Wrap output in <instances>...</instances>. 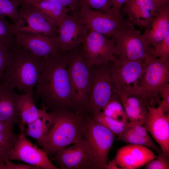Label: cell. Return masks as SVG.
I'll return each mask as SVG.
<instances>
[{
    "mask_svg": "<svg viewBox=\"0 0 169 169\" xmlns=\"http://www.w3.org/2000/svg\"><path fill=\"white\" fill-rule=\"evenodd\" d=\"M67 52L43 57L36 90L42 106L50 112H76L73 101L67 67Z\"/></svg>",
    "mask_w": 169,
    "mask_h": 169,
    "instance_id": "1",
    "label": "cell"
},
{
    "mask_svg": "<svg viewBox=\"0 0 169 169\" xmlns=\"http://www.w3.org/2000/svg\"><path fill=\"white\" fill-rule=\"evenodd\" d=\"M52 123L40 145L48 156L84 139L87 114L69 111L49 112Z\"/></svg>",
    "mask_w": 169,
    "mask_h": 169,
    "instance_id": "2",
    "label": "cell"
},
{
    "mask_svg": "<svg viewBox=\"0 0 169 169\" xmlns=\"http://www.w3.org/2000/svg\"><path fill=\"white\" fill-rule=\"evenodd\" d=\"M42 59L14 44L12 46L3 82L24 93L34 94L33 88L37 84L42 70Z\"/></svg>",
    "mask_w": 169,
    "mask_h": 169,
    "instance_id": "3",
    "label": "cell"
},
{
    "mask_svg": "<svg viewBox=\"0 0 169 169\" xmlns=\"http://www.w3.org/2000/svg\"><path fill=\"white\" fill-rule=\"evenodd\" d=\"M78 47L67 51L68 56L67 69L76 111L87 113L92 79V69L88 66L82 49H79Z\"/></svg>",
    "mask_w": 169,
    "mask_h": 169,
    "instance_id": "4",
    "label": "cell"
},
{
    "mask_svg": "<svg viewBox=\"0 0 169 169\" xmlns=\"http://www.w3.org/2000/svg\"><path fill=\"white\" fill-rule=\"evenodd\" d=\"M110 67L113 93L118 96L135 95L142 98L141 83L145 69L144 60L117 59Z\"/></svg>",
    "mask_w": 169,
    "mask_h": 169,
    "instance_id": "5",
    "label": "cell"
},
{
    "mask_svg": "<svg viewBox=\"0 0 169 169\" xmlns=\"http://www.w3.org/2000/svg\"><path fill=\"white\" fill-rule=\"evenodd\" d=\"M115 135L95 121L90 115H87L83 139L89 159L94 169H106L108 154Z\"/></svg>",
    "mask_w": 169,
    "mask_h": 169,
    "instance_id": "6",
    "label": "cell"
},
{
    "mask_svg": "<svg viewBox=\"0 0 169 169\" xmlns=\"http://www.w3.org/2000/svg\"><path fill=\"white\" fill-rule=\"evenodd\" d=\"M141 86L142 97L149 105L156 107L160 101V90L169 82V61L147 55Z\"/></svg>",
    "mask_w": 169,
    "mask_h": 169,
    "instance_id": "7",
    "label": "cell"
},
{
    "mask_svg": "<svg viewBox=\"0 0 169 169\" xmlns=\"http://www.w3.org/2000/svg\"><path fill=\"white\" fill-rule=\"evenodd\" d=\"M16 21L12 24L16 34L23 32L57 37L58 25L52 19L32 5L20 3Z\"/></svg>",
    "mask_w": 169,
    "mask_h": 169,
    "instance_id": "8",
    "label": "cell"
},
{
    "mask_svg": "<svg viewBox=\"0 0 169 169\" xmlns=\"http://www.w3.org/2000/svg\"><path fill=\"white\" fill-rule=\"evenodd\" d=\"M76 14L83 23L90 30L110 38L115 33L124 28L134 25L123 14L117 15L92 9L83 5Z\"/></svg>",
    "mask_w": 169,
    "mask_h": 169,
    "instance_id": "9",
    "label": "cell"
},
{
    "mask_svg": "<svg viewBox=\"0 0 169 169\" xmlns=\"http://www.w3.org/2000/svg\"><path fill=\"white\" fill-rule=\"evenodd\" d=\"M114 43V54L119 59L132 61L144 60L149 46L147 45L139 30L134 27L124 28L111 37Z\"/></svg>",
    "mask_w": 169,
    "mask_h": 169,
    "instance_id": "10",
    "label": "cell"
},
{
    "mask_svg": "<svg viewBox=\"0 0 169 169\" xmlns=\"http://www.w3.org/2000/svg\"><path fill=\"white\" fill-rule=\"evenodd\" d=\"M94 66L87 110L91 117L102 112L113 94L110 67L107 64Z\"/></svg>",
    "mask_w": 169,
    "mask_h": 169,
    "instance_id": "11",
    "label": "cell"
},
{
    "mask_svg": "<svg viewBox=\"0 0 169 169\" xmlns=\"http://www.w3.org/2000/svg\"><path fill=\"white\" fill-rule=\"evenodd\" d=\"M82 44L83 55L90 68L108 64L110 61L112 62L117 59L114 54L113 41L101 33L90 30Z\"/></svg>",
    "mask_w": 169,
    "mask_h": 169,
    "instance_id": "12",
    "label": "cell"
},
{
    "mask_svg": "<svg viewBox=\"0 0 169 169\" xmlns=\"http://www.w3.org/2000/svg\"><path fill=\"white\" fill-rule=\"evenodd\" d=\"M67 14L58 26L57 37L60 51L66 52L82 44L90 30L76 13Z\"/></svg>",
    "mask_w": 169,
    "mask_h": 169,
    "instance_id": "13",
    "label": "cell"
},
{
    "mask_svg": "<svg viewBox=\"0 0 169 169\" xmlns=\"http://www.w3.org/2000/svg\"><path fill=\"white\" fill-rule=\"evenodd\" d=\"M8 160H16L40 169H58L42 149L29 141L24 133H20Z\"/></svg>",
    "mask_w": 169,
    "mask_h": 169,
    "instance_id": "14",
    "label": "cell"
},
{
    "mask_svg": "<svg viewBox=\"0 0 169 169\" xmlns=\"http://www.w3.org/2000/svg\"><path fill=\"white\" fill-rule=\"evenodd\" d=\"M15 44L23 49L40 58L61 52L57 37L18 32L15 34Z\"/></svg>",
    "mask_w": 169,
    "mask_h": 169,
    "instance_id": "15",
    "label": "cell"
},
{
    "mask_svg": "<svg viewBox=\"0 0 169 169\" xmlns=\"http://www.w3.org/2000/svg\"><path fill=\"white\" fill-rule=\"evenodd\" d=\"M148 114L143 126L169 157V113L158 106L148 105Z\"/></svg>",
    "mask_w": 169,
    "mask_h": 169,
    "instance_id": "16",
    "label": "cell"
},
{
    "mask_svg": "<svg viewBox=\"0 0 169 169\" xmlns=\"http://www.w3.org/2000/svg\"><path fill=\"white\" fill-rule=\"evenodd\" d=\"M50 160L61 169H94L86 151L84 139L64 147L52 156Z\"/></svg>",
    "mask_w": 169,
    "mask_h": 169,
    "instance_id": "17",
    "label": "cell"
},
{
    "mask_svg": "<svg viewBox=\"0 0 169 169\" xmlns=\"http://www.w3.org/2000/svg\"><path fill=\"white\" fill-rule=\"evenodd\" d=\"M157 156L148 147L128 144L117 150L114 159L120 169H135L146 165Z\"/></svg>",
    "mask_w": 169,
    "mask_h": 169,
    "instance_id": "18",
    "label": "cell"
},
{
    "mask_svg": "<svg viewBox=\"0 0 169 169\" xmlns=\"http://www.w3.org/2000/svg\"><path fill=\"white\" fill-rule=\"evenodd\" d=\"M162 8L155 0H127L122 11L133 25L145 28Z\"/></svg>",
    "mask_w": 169,
    "mask_h": 169,
    "instance_id": "19",
    "label": "cell"
},
{
    "mask_svg": "<svg viewBox=\"0 0 169 169\" xmlns=\"http://www.w3.org/2000/svg\"><path fill=\"white\" fill-rule=\"evenodd\" d=\"M21 95L7 83H0V121L12 127L18 124V103Z\"/></svg>",
    "mask_w": 169,
    "mask_h": 169,
    "instance_id": "20",
    "label": "cell"
},
{
    "mask_svg": "<svg viewBox=\"0 0 169 169\" xmlns=\"http://www.w3.org/2000/svg\"><path fill=\"white\" fill-rule=\"evenodd\" d=\"M146 28L142 36L152 48L169 35V4L160 10Z\"/></svg>",
    "mask_w": 169,
    "mask_h": 169,
    "instance_id": "21",
    "label": "cell"
},
{
    "mask_svg": "<svg viewBox=\"0 0 169 169\" xmlns=\"http://www.w3.org/2000/svg\"><path fill=\"white\" fill-rule=\"evenodd\" d=\"M119 97L128 121L134 125H143L148 114L147 102L135 95H121Z\"/></svg>",
    "mask_w": 169,
    "mask_h": 169,
    "instance_id": "22",
    "label": "cell"
},
{
    "mask_svg": "<svg viewBox=\"0 0 169 169\" xmlns=\"http://www.w3.org/2000/svg\"><path fill=\"white\" fill-rule=\"evenodd\" d=\"M34 94L25 93L21 95L18 103L20 117L18 126L20 133H24L25 126L38 118L43 113L44 108L38 109L36 106Z\"/></svg>",
    "mask_w": 169,
    "mask_h": 169,
    "instance_id": "23",
    "label": "cell"
},
{
    "mask_svg": "<svg viewBox=\"0 0 169 169\" xmlns=\"http://www.w3.org/2000/svg\"><path fill=\"white\" fill-rule=\"evenodd\" d=\"M34 6L54 21L58 25L71 10L53 0H19Z\"/></svg>",
    "mask_w": 169,
    "mask_h": 169,
    "instance_id": "24",
    "label": "cell"
},
{
    "mask_svg": "<svg viewBox=\"0 0 169 169\" xmlns=\"http://www.w3.org/2000/svg\"><path fill=\"white\" fill-rule=\"evenodd\" d=\"M44 108L42 114L32 122L28 124L25 128L24 133L27 136H29L35 139L40 145L45 135L48 131L53 121V118L50 112L45 108Z\"/></svg>",
    "mask_w": 169,
    "mask_h": 169,
    "instance_id": "25",
    "label": "cell"
},
{
    "mask_svg": "<svg viewBox=\"0 0 169 169\" xmlns=\"http://www.w3.org/2000/svg\"><path fill=\"white\" fill-rule=\"evenodd\" d=\"M102 112L105 115L117 121L124 123L128 121L127 116L119 96L113 93Z\"/></svg>",
    "mask_w": 169,
    "mask_h": 169,
    "instance_id": "26",
    "label": "cell"
},
{
    "mask_svg": "<svg viewBox=\"0 0 169 169\" xmlns=\"http://www.w3.org/2000/svg\"><path fill=\"white\" fill-rule=\"evenodd\" d=\"M117 140L128 144L142 145L150 148L156 151L158 153L161 151L152 138H147L138 135L131 127L124 129L120 136L118 138Z\"/></svg>",
    "mask_w": 169,
    "mask_h": 169,
    "instance_id": "27",
    "label": "cell"
},
{
    "mask_svg": "<svg viewBox=\"0 0 169 169\" xmlns=\"http://www.w3.org/2000/svg\"><path fill=\"white\" fill-rule=\"evenodd\" d=\"M19 134H15L12 131L0 133V164L8 159Z\"/></svg>",
    "mask_w": 169,
    "mask_h": 169,
    "instance_id": "28",
    "label": "cell"
},
{
    "mask_svg": "<svg viewBox=\"0 0 169 169\" xmlns=\"http://www.w3.org/2000/svg\"><path fill=\"white\" fill-rule=\"evenodd\" d=\"M92 117L95 121L117 135L118 138L120 136L124 129L133 125L129 121L124 123L115 120L105 115L102 112Z\"/></svg>",
    "mask_w": 169,
    "mask_h": 169,
    "instance_id": "29",
    "label": "cell"
},
{
    "mask_svg": "<svg viewBox=\"0 0 169 169\" xmlns=\"http://www.w3.org/2000/svg\"><path fill=\"white\" fill-rule=\"evenodd\" d=\"M19 0H0V15L8 17L14 23L18 16Z\"/></svg>",
    "mask_w": 169,
    "mask_h": 169,
    "instance_id": "30",
    "label": "cell"
},
{
    "mask_svg": "<svg viewBox=\"0 0 169 169\" xmlns=\"http://www.w3.org/2000/svg\"><path fill=\"white\" fill-rule=\"evenodd\" d=\"M15 34L12 24H10L4 16L0 15V42L12 46L15 44Z\"/></svg>",
    "mask_w": 169,
    "mask_h": 169,
    "instance_id": "31",
    "label": "cell"
},
{
    "mask_svg": "<svg viewBox=\"0 0 169 169\" xmlns=\"http://www.w3.org/2000/svg\"><path fill=\"white\" fill-rule=\"evenodd\" d=\"M147 55L163 60H167L169 57V35L156 44L153 48L149 47Z\"/></svg>",
    "mask_w": 169,
    "mask_h": 169,
    "instance_id": "32",
    "label": "cell"
},
{
    "mask_svg": "<svg viewBox=\"0 0 169 169\" xmlns=\"http://www.w3.org/2000/svg\"><path fill=\"white\" fill-rule=\"evenodd\" d=\"M11 49L10 45L0 42V82L3 81L11 56Z\"/></svg>",
    "mask_w": 169,
    "mask_h": 169,
    "instance_id": "33",
    "label": "cell"
},
{
    "mask_svg": "<svg viewBox=\"0 0 169 169\" xmlns=\"http://www.w3.org/2000/svg\"><path fill=\"white\" fill-rule=\"evenodd\" d=\"M82 5L96 10L112 13L111 0H81Z\"/></svg>",
    "mask_w": 169,
    "mask_h": 169,
    "instance_id": "34",
    "label": "cell"
},
{
    "mask_svg": "<svg viewBox=\"0 0 169 169\" xmlns=\"http://www.w3.org/2000/svg\"><path fill=\"white\" fill-rule=\"evenodd\" d=\"M157 157L149 161L146 169H169V157L161 150Z\"/></svg>",
    "mask_w": 169,
    "mask_h": 169,
    "instance_id": "35",
    "label": "cell"
},
{
    "mask_svg": "<svg viewBox=\"0 0 169 169\" xmlns=\"http://www.w3.org/2000/svg\"><path fill=\"white\" fill-rule=\"evenodd\" d=\"M160 97L162 99L158 105L162 110L166 113H169V84L163 87L160 90L159 93Z\"/></svg>",
    "mask_w": 169,
    "mask_h": 169,
    "instance_id": "36",
    "label": "cell"
},
{
    "mask_svg": "<svg viewBox=\"0 0 169 169\" xmlns=\"http://www.w3.org/2000/svg\"><path fill=\"white\" fill-rule=\"evenodd\" d=\"M0 169H40L39 167L28 164H16L10 160H7L4 163L0 164Z\"/></svg>",
    "mask_w": 169,
    "mask_h": 169,
    "instance_id": "37",
    "label": "cell"
},
{
    "mask_svg": "<svg viewBox=\"0 0 169 169\" xmlns=\"http://www.w3.org/2000/svg\"><path fill=\"white\" fill-rule=\"evenodd\" d=\"M69 9L71 12L76 13L82 6L81 0H53Z\"/></svg>",
    "mask_w": 169,
    "mask_h": 169,
    "instance_id": "38",
    "label": "cell"
},
{
    "mask_svg": "<svg viewBox=\"0 0 169 169\" xmlns=\"http://www.w3.org/2000/svg\"><path fill=\"white\" fill-rule=\"evenodd\" d=\"M112 10L113 13L117 15H120V10L123 5L127 0H111Z\"/></svg>",
    "mask_w": 169,
    "mask_h": 169,
    "instance_id": "39",
    "label": "cell"
},
{
    "mask_svg": "<svg viewBox=\"0 0 169 169\" xmlns=\"http://www.w3.org/2000/svg\"><path fill=\"white\" fill-rule=\"evenodd\" d=\"M131 127L138 135L146 138H151L146 128L143 125H133Z\"/></svg>",
    "mask_w": 169,
    "mask_h": 169,
    "instance_id": "40",
    "label": "cell"
},
{
    "mask_svg": "<svg viewBox=\"0 0 169 169\" xmlns=\"http://www.w3.org/2000/svg\"><path fill=\"white\" fill-rule=\"evenodd\" d=\"M13 127L0 121V133L12 131Z\"/></svg>",
    "mask_w": 169,
    "mask_h": 169,
    "instance_id": "41",
    "label": "cell"
},
{
    "mask_svg": "<svg viewBox=\"0 0 169 169\" xmlns=\"http://www.w3.org/2000/svg\"><path fill=\"white\" fill-rule=\"evenodd\" d=\"M113 159L111 161H108L106 166V169H120Z\"/></svg>",
    "mask_w": 169,
    "mask_h": 169,
    "instance_id": "42",
    "label": "cell"
},
{
    "mask_svg": "<svg viewBox=\"0 0 169 169\" xmlns=\"http://www.w3.org/2000/svg\"><path fill=\"white\" fill-rule=\"evenodd\" d=\"M155 1L161 8L169 4V0H155Z\"/></svg>",
    "mask_w": 169,
    "mask_h": 169,
    "instance_id": "43",
    "label": "cell"
}]
</instances>
